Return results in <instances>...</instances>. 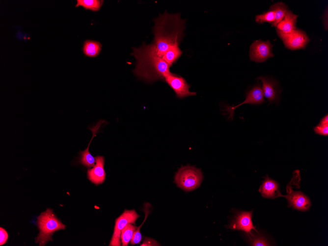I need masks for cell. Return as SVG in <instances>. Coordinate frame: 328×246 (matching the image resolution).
I'll list each match as a JSON object with an SVG mask.
<instances>
[{
    "instance_id": "obj_1",
    "label": "cell",
    "mask_w": 328,
    "mask_h": 246,
    "mask_svg": "<svg viewBox=\"0 0 328 246\" xmlns=\"http://www.w3.org/2000/svg\"><path fill=\"white\" fill-rule=\"evenodd\" d=\"M154 39L153 45L157 55L163 58L169 47L182 40L185 28V21L180 14H169L165 12L154 20Z\"/></svg>"
},
{
    "instance_id": "obj_2",
    "label": "cell",
    "mask_w": 328,
    "mask_h": 246,
    "mask_svg": "<svg viewBox=\"0 0 328 246\" xmlns=\"http://www.w3.org/2000/svg\"><path fill=\"white\" fill-rule=\"evenodd\" d=\"M131 55L137 60L134 74L148 82L164 80L165 76L171 73L170 66L163 58L157 55L152 44L133 48Z\"/></svg>"
},
{
    "instance_id": "obj_3",
    "label": "cell",
    "mask_w": 328,
    "mask_h": 246,
    "mask_svg": "<svg viewBox=\"0 0 328 246\" xmlns=\"http://www.w3.org/2000/svg\"><path fill=\"white\" fill-rule=\"evenodd\" d=\"M37 223L39 233L35 243L39 246H44L48 241H52V235L56 231L64 229L66 226L56 217L53 210L47 209L38 217Z\"/></svg>"
},
{
    "instance_id": "obj_4",
    "label": "cell",
    "mask_w": 328,
    "mask_h": 246,
    "mask_svg": "<svg viewBox=\"0 0 328 246\" xmlns=\"http://www.w3.org/2000/svg\"><path fill=\"white\" fill-rule=\"evenodd\" d=\"M203 179L200 169L190 165L181 167L176 172L174 182L185 191H192L198 188Z\"/></svg>"
},
{
    "instance_id": "obj_5",
    "label": "cell",
    "mask_w": 328,
    "mask_h": 246,
    "mask_svg": "<svg viewBox=\"0 0 328 246\" xmlns=\"http://www.w3.org/2000/svg\"><path fill=\"white\" fill-rule=\"evenodd\" d=\"M139 216L135 210H125L115 220L114 231L109 246H121V234L122 229L129 223L134 224Z\"/></svg>"
},
{
    "instance_id": "obj_6",
    "label": "cell",
    "mask_w": 328,
    "mask_h": 246,
    "mask_svg": "<svg viewBox=\"0 0 328 246\" xmlns=\"http://www.w3.org/2000/svg\"><path fill=\"white\" fill-rule=\"evenodd\" d=\"M276 31L285 47L292 50L304 49L310 41L306 33L300 29H296L287 34L277 30Z\"/></svg>"
},
{
    "instance_id": "obj_7",
    "label": "cell",
    "mask_w": 328,
    "mask_h": 246,
    "mask_svg": "<svg viewBox=\"0 0 328 246\" xmlns=\"http://www.w3.org/2000/svg\"><path fill=\"white\" fill-rule=\"evenodd\" d=\"M272 45L269 40H261L254 41L250 47L249 56L251 60L262 62L274 56L272 53Z\"/></svg>"
},
{
    "instance_id": "obj_8",
    "label": "cell",
    "mask_w": 328,
    "mask_h": 246,
    "mask_svg": "<svg viewBox=\"0 0 328 246\" xmlns=\"http://www.w3.org/2000/svg\"><path fill=\"white\" fill-rule=\"evenodd\" d=\"M164 81L174 90L176 97L180 99L196 94V92L190 91V85L181 76L171 73L165 76Z\"/></svg>"
},
{
    "instance_id": "obj_9",
    "label": "cell",
    "mask_w": 328,
    "mask_h": 246,
    "mask_svg": "<svg viewBox=\"0 0 328 246\" xmlns=\"http://www.w3.org/2000/svg\"><path fill=\"white\" fill-rule=\"evenodd\" d=\"M265 102L262 88L259 83L253 87L246 94L245 101L236 106H226L224 111L229 114L228 119H233L234 110L239 106L245 104L258 105Z\"/></svg>"
},
{
    "instance_id": "obj_10",
    "label": "cell",
    "mask_w": 328,
    "mask_h": 246,
    "mask_svg": "<svg viewBox=\"0 0 328 246\" xmlns=\"http://www.w3.org/2000/svg\"><path fill=\"white\" fill-rule=\"evenodd\" d=\"M252 211L238 212L227 227L232 230H241L250 234H252V230L257 232L252 224Z\"/></svg>"
},
{
    "instance_id": "obj_11",
    "label": "cell",
    "mask_w": 328,
    "mask_h": 246,
    "mask_svg": "<svg viewBox=\"0 0 328 246\" xmlns=\"http://www.w3.org/2000/svg\"><path fill=\"white\" fill-rule=\"evenodd\" d=\"M262 82L264 96L269 101L270 104L273 102L278 104L281 90L278 87V82L271 78L261 76L257 78Z\"/></svg>"
},
{
    "instance_id": "obj_12",
    "label": "cell",
    "mask_w": 328,
    "mask_h": 246,
    "mask_svg": "<svg viewBox=\"0 0 328 246\" xmlns=\"http://www.w3.org/2000/svg\"><path fill=\"white\" fill-rule=\"evenodd\" d=\"M95 158L96 164L92 169L87 170V177L93 183L99 185L102 184L106 179L105 160L104 158L101 156H97Z\"/></svg>"
},
{
    "instance_id": "obj_13",
    "label": "cell",
    "mask_w": 328,
    "mask_h": 246,
    "mask_svg": "<svg viewBox=\"0 0 328 246\" xmlns=\"http://www.w3.org/2000/svg\"><path fill=\"white\" fill-rule=\"evenodd\" d=\"M284 196L288 201L289 206L295 209L305 211L310 206L309 198L300 191H294L289 189L288 194Z\"/></svg>"
},
{
    "instance_id": "obj_14",
    "label": "cell",
    "mask_w": 328,
    "mask_h": 246,
    "mask_svg": "<svg viewBox=\"0 0 328 246\" xmlns=\"http://www.w3.org/2000/svg\"><path fill=\"white\" fill-rule=\"evenodd\" d=\"M278 187V184L267 175L259 189V191L264 197L276 198L283 196L280 193Z\"/></svg>"
},
{
    "instance_id": "obj_15",
    "label": "cell",
    "mask_w": 328,
    "mask_h": 246,
    "mask_svg": "<svg viewBox=\"0 0 328 246\" xmlns=\"http://www.w3.org/2000/svg\"><path fill=\"white\" fill-rule=\"evenodd\" d=\"M298 17V15L288 10L283 20L277 25L276 30L285 34L289 33L296 30Z\"/></svg>"
},
{
    "instance_id": "obj_16",
    "label": "cell",
    "mask_w": 328,
    "mask_h": 246,
    "mask_svg": "<svg viewBox=\"0 0 328 246\" xmlns=\"http://www.w3.org/2000/svg\"><path fill=\"white\" fill-rule=\"evenodd\" d=\"M105 122V120H100L95 126L92 127L91 128H89L93 133L92 137L89 142L87 148L83 152L81 153V157L80 158L81 164L87 167H91L92 166H94L95 165V158H94L89 153L88 148L92 139L96 136L97 132L98 131L99 127Z\"/></svg>"
},
{
    "instance_id": "obj_17",
    "label": "cell",
    "mask_w": 328,
    "mask_h": 246,
    "mask_svg": "<svg viewBox=\"0 0 328 246\" xmlns=\"http://www.w3.org/2000/svg\"><path fill=\"white\" fill-rule=\"evenodd\" d=\"M102 45L98 41L87 40L84 41L83 46V52L88 57H94L100 54Z\"/></svg>"
},
{
    "instance_id": "obj_18",
    "label": "cell",
    "mask_w": 328,
    "mask_h": 246,
    "mask_svg": "<svg viewBox=\"0 0 328 246\" xmlns=\"http://www.w3.org/2000/svg\"><path fill=\"white\" fill-rule=\"evenodd\" d=\"M182 52L179 47V43H176L169 47L163 56V59L171 67L181 56Z\"/></svg>"
},
{
    "instance_id": "obj_19",
    "label": "cell",
    "mask_w": 328,
    "mask_h": 246,
    "mask_svg": "<svg viewBox=\"0 0 328 246\" xmlns=\"http://www.w3.org/2000/svg\"><path fill=\"white\" fill-rule=\"evenodd\" d=\"M274 13L275 19L271 24L276 27L277 25L283 20L287 11L288 10L287 6L282 2H278L272 5L270 8Z\"/></svg>"
},
{
    "instance_id": "obj_20",
    "label": "cell",
    "mask_w": 328,
    "mask_h": 246,
    "mask_svg": "<svg viewBox=\"0 0 328 246\" xmlns=\"http://www.w3.org/2000/svg\"><path fill=\"white\" fill-rule=\"evenodd\" d=\"M137 227L132 223H129L122 229L121 234V240L122 246H128L130 242L134 232Z\"/></svg>"
},
{
    "instance_id": "obj_21",
    "label": "cell",
    "mask_w": 328,
    "mask_h": 246,
    "mask_svg": "<svg viewBox=\"0 0 328 246\" xmlns=\"http://www.w3.org/2000/svg\"><path fill=\"white\" fill-rule=\"evenodd\" d=\"M76 7L82 6L87 10L98 11L101 7L103 0H78Z\"/></svg>"
},
{
    "instance_id": "obj_22",
    "label": "cell",
    "mask_w": 328,
    "mask_h": 246,
    "mask_svg": "<svg viewBox=\"0 0 328 246\" xmlns=\"http://www.w3.org/2000/svg\"><path fill=\"white\" fill-rule=\"evenodd\" d=\"M151 205L149 203H146L144 206V212L145 214V218L143 223L138 228H137V230L134 232L132 238L130 241V243L132 245L139 244L142 240V236L140 232V228L142 225L144 223L147 216L150 213L149 207Z\"/></svg>"
},
{
    "instance_id": "obj_23",
    "label": "cell",
    "mask_w": 328,
    "mask_h": 246,
    "mask_svg": "<svg viewBox=\"0 0 328 246\" xmlns=\"http://www.w3.org/2000/svg\"><path fill=\"white\" fill-rule=\"evenodd\" d=\"M313 130L315 133L322 136L328 135V115L327 114L321 119L319 124L314 127Z\"/></svg>"
},
{
    "instance_id": "obj_24",
    "label": "cell",
    "mask_w": 328,
    "mask_h": 246,
    "mask_svg": "<svg viewBox=\"0 0 328 246\" xmlns=\"http://www.w3.org/2000/svg\"><path fill=\"white\" fill-rule=\"evenodd\" d=\"M274 13L270 9L268 11L257 15L255 17V21L259 24L268 22L272 24L274 22Z\"/></svg>"
},
{
    "instance_id": "obj_25",
    "label": "cell",
    "mask_w": 328,
    "mask_h": 246,
    "mask_svg": "<svg viewBox=\"0 0 328 246\" xmlns=\"http://www.w3.org/2000/svg\"><path fill=\"white\" fill-rule=\"evenodd\" d=\"M250 241V245L254 246H270L267 240L261 235H248Z\"/></svg>"
},
{
    "instance_id": "obj_26",
    "label": "cell",
    "mask_w": 328,
    "mask_h": 246,
    "mask_svg": "<svg viewBox=\"0 0 328 246\" xmlns=\"http://www.w3.org/2000/svg\"><path fill=\"white\" fill-rule=\"evenodd\" d=\"M140 246H159L160 245L155 240L148 237H145L143 243Z\"/></svg>"
},
{
    "instance_id": "obj_27",
    "label": "cell",
    "mask_w": 328,
    "mask_h": 246,
    "mask_svg": "<svg viewBox=\"0 0 328 246\" xmlns=\"http://www.w3.org/2000/svg\"><path fill=\"white\" fill-rule=\"evenodd\" d=\"M8 239V233L2 227L0 228V245L2 246L5 244Z\"/></svg>"
}]
</instances>
